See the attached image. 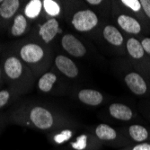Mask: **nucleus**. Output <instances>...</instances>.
<instances>
[{"label":"nucleus","instance_id":"cd10ccee","mask_svg":"<svg viewBox=\"0 0 150 150\" xmlns=\"http://www.w3.org/2000/svg\"><path fill=\"white\" fill-rule=\"evenodd\" d=\"M86 2H87V3H89L90 5H93V6L100 5V4L102 3L101 0H87Z\"/></svg>","mask_w":150,"mask_h":150},{"label":"nucleus","instance_id":"c85d7f7f","mask_svg":"<svg viewBox=\"0 0 150 150\" xmlns=\"http://www.w3.org/2000/svg\"><path fill=\"white\" fill-rule=\"evenodd\" d=\"M2 2H3V1H2V0H0V3H1V4H2Z\"/></svg>","mask_w":150,"mask_h":150},{"label":"nucleus","instance_id":"6ab92c4d","mask_svg":"<svg viewBox=\"0 0 150 150\" xmlns=\"http://www.w3.org/2000/svg\"><path fill=\"white\" fill-rule=\"evenodd\" d=\"M42 1H40V0H32L25 6L24 9L25 16L31 19L36 18L40 15V10H42Z\"/></svg>","mask_w":150,"mask_h":150},{"label":"nucleus","instance_id":"c756f323","mask_svg":"<svg viewBox=\"0 0 150 150\" xmlns=\"http://www.w3.org/2000/svg\"><path fill=\"white\" fill-rule=\"evenodd\" d=\"M0 75H1V71H0Z\"/></svg>","mask_w":150,"mask_h":150},{"label":"nucleus","instance_id":"6e6552de","mask_svg":"<svg viewBox=\"0 0 150 150\" xmlns=\"http://www.w3.org/2000/svg\"><path fill=\"white\" fill-rule=\"evenodd\" d=\"M78 98L82 103L92 106L99 105L103 100V94L100 92L93 89L81 90L78 93Z\"/></svg>","mask_w":150,"mask_h":150},{"label":"nucleus","instance_id":"f03ea898","mask_svg":"<svg viewBox=\"0 0 150 150\" xmlns=\"http://www.w3.org/2000/svg\"><path fill=\"white\" fill-rule=\"evenodd\" d=\"M29 118L33 125L42 130L50 129L54 125V118L51 112L40 106H36L33 109Z\"/></svg>","mask_w":150,"mask_h":150},{"label":"nucleus","instance_id":"20e7f679","mask_svg":"<svg viewBox=\"0 0 150 150\" xmlns=\"http://www.w3.org/2000/svg\"><path fill=\"white\" fill-rule=\"evenodd\" d=\"M20 56L26 63H36L43 58L44 51L40 46L34 43H30L24 45L21 49Z\"/></svg>","mask_w":150,"mask_h":150},{"label":"nucleus","instance_id":"412c9836","mask_svg":"<svg viewBox=\"0 0 150 150\" xmlns=\"http://www.w3.org/2000/svg\"><path fill=\"white\" fill-rule=\"evenodd\" d=\"M42 6L46 13L50 16H57L60 13V7L59 4L53 0H44L42 1Z\"/></svg>","mask_w":150,"mask_h":150},{"label":"nucleus","instance_id":"aec40b11","mask_svg":"<svg viewBox=\"0 0 150 150\" xmlns=\"http://www.w3.org/2000/svg\"><path fill=\"white\" fill-rule=\"evenodd\" d=\"M70 146L74 150H86L89 146V137L86 134H82L75 141L70 143Z\"/></svg>","mask_w":150,"mask_h":150},{"label":"nucleus","instance_id":"5701e85b","mask_svg":"<svg viewBox=\"0 0 150 150\" xmlns=\"http://www.w3.org/2000/svg\"><path fill=\"white\" fill-rule=\"evenodd\" d=\"M121 3L134 12H139L141 8V4L139 0H122Z\"/></svg>","mask_w":150,"mask_h":150},{"label":"nucleus","instance_id":"0eeeda50","mask_svg":"<svg viewBox=\"0 0 150 150\" xmlns=\"http://www.w3.org/2000/svg\"><path fill=\"white\" fill-rule=\"evenodd\" d=\"M55 64L59 70L67 77L74 78L78 75V69L76 64L69 58L59 55L55 59Z\"/></svg>","mask_w":150,"mask_h":150},{"label":"nucleus","instance_id":"1a4fd4ad","mask_svg":"<svg viewBox=\"0 0 150 150\" xmlns=\"http://www.w3.org/2000/svg\"><path fill=\"white\" fill-rule=\"evenodd\" d=\"M5 72L11 79H17L23 72V66L21 61L16 57H9L4 64Z\"/></svg>","mask_w":150,"mask_h":150},{"label":"nucleus","instance_id":"f8f14e48","mask_svg":"<svg viewBox=\"0 0 150 150\" xmlns=\"http://www.w3.org/2000/svg\"><path fill=\"white\" fill-rule=\"evenodd\" d=\"M109 112H110V114L112 115V117H113L114 119L120 120H124V121L131 120L133 116L131 109L121 103L111 104L110 108H109Z\"/></svg>","mask_w":150,"mask_h":150},{"label":"nucleus","instance_id":"b1692460","mask_svg":"<svg viewBox=\"0 0 150 150\" xmlns=\"http://www.w3.org/2000/svg\"><path fill=\"white\" fill-rule=\"evenodd\" d=\"M9 98H10V93L8 91L6 90L0 91V108H2L7 103Z\"/></svg>","mask_w":150,"mask_h":150},{"label":"nucleus","instance_id":"39448f33","mask_svg":"<svg viewBox=\"0 0 150 150\" xmlns=\"http://www.w3.org/2000/svg\"><path fill=\"white\" fill-rule=\"evenodd\" d=\"M59 23L55 18H50L40 27L39 35L42 37L45 43H50L51 40L59 33Z\"/></svg>","mask_w":150,"mask_h":150},{"label":"nucleus","instance_id":"9b49d317","mask_svg":"<svg viewBox=\"0 0 150 150\" xmlns=\"http://www.w3.org/2000/svg\"><path fill=\"white\" fill-rule=\"evenodd\" d=\"M117 22L118 24L121 27V29L129 33L138 34L141 31V26L139 23L131 16L121 15L118 17Z\"/></svg>","mask_w":150,"mask_h":150},{"label":"nucleus","instance_id":"ddd939ff","mask_svg":"<svg viewBox=\"0 0 150 150\" xmlns=\"http://www.w3.org/2000/svg\"><path fill=\"white\" fill-rule=\"evenodd\" d=\"M129 138L139 143H144L146 140L149 139V131L142 125H131L129 128Z\"/></svg>","mask_w":150,"mask_h":150},{"label":"nucleus","instance_id":"7ed1b4c3","mask_svg":"<svg viewBox=\"0 0 150 150\" xmlns=\"http://www.w3.org/2000/svg\"><path fill=\"white\" fill-rule=\"evenodd\" d=\"M61 44L63 49L74 57H83L86 53L85 45L72 34L64 35L61 39Z\"/></svg>","mask_w":150,"mask_h":150},{"label":"nucleus","instance_id":"393cba45","mask_svg":"<svg viewBox=\"0 0 150 150\" xmlns=\"http://www.w3.org/2000/svg\"><path fill=\"white\" fill-rule=\"evenodd\" d=\"M129 150H150V143L144 142L133 146Z\"/></svg>","mask_w":150,"mask_h":150},{"label":"nucleus","instance_id":"2eb2a0df","mask_svg":"<svg viewBox=\"0 0 150 150\" xmlns=\"http://www.w3.org/2000/svg\"><path fill=\"white\" fill-rule=\"evenodd\" d=\"M20 1L18 0H6L0 6V16L4 19H9L13 16L19 8Z\"/></svg>","mask_w":150,"mask_h":150},{"label":"nucleus","instance_id":"a211bd4d","mask_svg":"<svg viewBox=\"0 0 150 150\" xmlns=\"http://www.w3.org/2000/svg\"><path fill=\"white\" fill-rule=\"evenodd\" d=\"M27 28V20L23 15L17 16L11 28V33L13 36H21L23 35Z\"/></svg>","mask_w":150,"mask_h":150},{"label":"nucleus","instance_id":"a878e982","mask_svg":"<svg viewBox=\"0 0 150 150\" xmlns=\"http://www.w3.org/2000/svg\"><path fill=\"white\" fill-rule=\"evenodd\" d=\"M140 4L145 11V13L150 18V0H141Z\"/></svg>","mask_w":150,"mask_h":150},{"label":"nucleus","instance_id":"dca6fc26","mask_svg":"<svg viewBox=\"0 0 150 150\" xmlns=\"http://www.w3.org/2000/svg\"><path fill=\"white\" fill-rule=\"evenodd\" d=\"M127 50L129 55L134 59H140L144 56L145 50L142 44L137 39L130 38L127 42Z\"/></svg>","mask_w":150,"mask_h":150},{"label":"nucleus","instance_id":"9d476101","mask_svg":"<svg viewBox=\"0 0 150 150\" xmlns=\"http://www.w3.org/2000/svg\"><path fill=\"white\" fill-rule=\"evenodd\" d=\"M94 135L99 140L105 142H112L118 139L117 131L107 124H99L94 129Z\"/></svg>","mask_w":150,"mask_h":150},{"label":"nucleus","instance_id":"f3484780","mask_svg":"<svg viewBox=\"0 0 150 150\" xmlns=\"http://www.w3.org/2000/svg\"><path fill=\"white\" fill-rule=\"evenodd\" d=\"M56 81H57V76L55 74L50 73V72L45 73L39 79V82H38L39 89L44 93H48L52 89L53 85L55 84Z\"/></svg>","mask_w":150,"mask_h":150},{"label":"nucleus","instance_id":"4468645a","mask_svg":"<svg viewBox=\"0 0 150 150\" xmlns=\"http://www.w3.org/2000/svg\"><path fill=\"white\" fill-rule=\"evenodd\" d=\"M103 37L109 43L120 46L123 42V37L120 32L112 25H107L103 29Z\"/></svg>","mask_w":150,"mask_h":150},{"label":"nucleus","instance_id":"bb28decb","mask_svg":"<svg viewBox=\"0 0 150 150\" xmlns=\"http://www.w3.org/2000/svg\"><path fill=\"white\" fill-rule=\"evenodd\" d=\"M143 49L146 52L150 54V38H145L141 42Z\"/></svg>","mask_w":150,"mask_h":150},{"label":"nucleus","instance_id":"f257e3e1","mask_svg":"<svg viewBox=\"0 0 150 150\" xmlns=\"http://www.w3.org/2000/svg\"><path fill=\"white\" fill-rule=\"evenodd\" d=\"M98 23V17L92 10H81L76 12L72 19V24L78 32L93 30Z\"/></svg>","mask_w":150,"mask_h":150},{"label":"nucleus","instance_id":"423d86ee","mask_svg":"<svg viewBox=\"0 0 150 150\" xmlns=\"http://www.w3.org/2000/svg\"><path fill=\"white\" fill-rule=\"evenodd\" d=\"M125 83L127 86L130 89V91L135 94H144L147 90V86L145 80L138 73L132 72L128 74L125 76Z\"/></svg>","mask_w":150,"mask_h":150},{"label":"nucleus","instance_id":"4be33fe9","mask_svg":"<svg viewBox=\"0 0 150 150\" xmlns=\"http://www.w3.org/2000/svg\"><path fill=\"white\" fill-rule=\"evenodd\" d=\"M73 137V131L70 129H64L53 137V141L57 145H62L69 141Z\"/></svg>","mask_w":150,"mask_h":150}]
</instances>
